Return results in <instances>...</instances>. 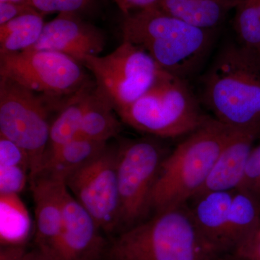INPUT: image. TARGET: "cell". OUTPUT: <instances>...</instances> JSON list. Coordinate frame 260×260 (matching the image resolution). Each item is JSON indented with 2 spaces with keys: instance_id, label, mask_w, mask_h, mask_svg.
I'll return each instance as SVG.
<instances>
[{
  "instance_id": "cell-1",
  "label": "cell",
  "mask_w": 260,
  "mask_h": 260,
  "mask_svg": "<svg viewBox=\"0 0 260 260\" xmlns=\"http://www.w3.org/2000/svg\"><path fill=\"white\" fill-rule=\"evenodd\" d=\"M102 260H231L203 236L187 204L154 213L116 234Z\"/></svg>"
},
{
  "instance_id": "cell-2",
  "label": "cell",
  "mask_w": 260,
  "mask_h": 260,
  "mask_svg": "<svg viewBox=\"0 0 260 260\" xmlns=\"http://www.w3.org/2000/svg\"><path fill=\"white\" fill-rule=\"evenodd\" d=\"M123 41L144 49L164 71L186 80L209 54L213 31L192 26L158 8L124 15Z\"/></svg>"
},
{
  "instance_id": "cell-3",
  "label": "cell",
  "mask_w": 260,
  "mask_h": 260,
  "mask_svg": "<svg viewBox=\"0 0 260 260\" xmlns=\"http://www.w3.org/2000/svg\"><path fill=\"white\" fill-rule=\"evenodd\" d=\"M203 100L224 125L260 138V71L240 46L217 56L203 81Z\"/></svg>"
},
{
  "instance_id": "cell-4",
  "label": "cell",
  "mask_w": 260,
  "mask_h": 260,
  "mask_svg": "<svg viewBox=\"0 0 260 260\" xmlns=\"http://www.w3.org/2000/svg\"><path fill=\"white\" fill-rule=\"evenodd\" d=\"M235 132L208 116L187 135L162 162L152 196L153 213L186 204L205 184Z\"/></svg>"
},
{
  "instance_id": "cell-5",
  "label": "cell",
  "mask_w": 260,
  "mask_h": 260,
  "mask_svg": "<svg viewBox=\"0 0 260 260\" xmlns=\"http://www.w3.org/2000/svg\"><path fill=\"white\" fill-rule=\"evenodd\" d=\"M116 114L133 129L158 138L189 135L208 117L202 113L186 80L168 73L136 102Z\"/></svg>"
},
{
  "instance_id": "cell-6",
  "label": "cell",
  "mask_w": 260,
  "mask_h": 260,
  "mask_svg": "<svg viewBox=\"0 0 260 260\" xmlns=\"http://www.w3.org/2000/svg\"><path fill=\"white\" fill-rule=\"evenodd\" d=\"M64 102L0 78V135L18 145L30 160V181L39 175L49 143V112Z\"/></svg>"
},
{
  "instance_id": "cell-7",
  "label": "cell",
  "mask_w": 260,
  "mask_h": 260,
  "mask_svg": "<svg viewBox=\"0 0 260 260\" xmlns=\"http://www.w3.org/2000/svg\"><path fill=\"white\" fill-rule=\"evenodd\" d=\"M157 138L149 136L123 140L118 145L116 173L121 202V232L146 220L153 211L154 187L162 162L171 152Z\"/></svg>"
},
{
  "instance_id": "cell-8",
  "label": "cell",
  "mask_w": 260,
  "mask_h": 260,
  "mask_svg": "<svg viewBox=\"0 0 260 260\" xmlns=\"http://www.w3.org/2000/svg\"><path fill=\"white\" fill-rule=\"evenodd\" d=\"M83 67L52 51L30 49L0 55V78L55 100H67L91 81Z\"/></svg>"
},
{
  "instance_id": "cell-9",
  "label": "cell",
  "mask_w": 260,
  "mask_h": 260,
  "mask_svg": "<svg viewBox=\"0 0 260 260\" xmlns=\"http://www.w3.org/2000/svg\"><path fill=\"white\" fill-rule=\"evenodd\" d=\"M83 65L116 112L136 102L167 73L144 49L126 41L107 55L88 56Z\"/></svg>"
},
{
  "instance_id": "cell-10",
  "label": "cell",
  "mask_w": 260,
  "mask_h": 260,
  "mask_svg": "<svg viewBox=\"0 0 260 260\" xmlns=\"http://www.w3.org/2000/svg\"><path fill=\"white\" fill-rule=\"evenodd\" d=\"M117 147L107 146L97 157L65 180L70 193L105 234L121 232V202L118 186Z\"/></svg>"
},
{
  "instance_id": "cell-11",
  "label": "cell",
  "mask_w": 260,
  "mask_h": 260,
  "mask_svg": "<svg viewBox=\"0 0 260 260\" xmlns=\"http://www.w3.org/2000/svg\"><path fill=\"white\" fill-rule=\"evenodd\" d=\"M63 225L53 260H102L108 243L91 215L65 184Z\"/></svg>"
},
{
  "instance_id": "cell-12",
  "label": "cell",
  "mask_w": 260,
  "mask_h": 260,
  "mask_svg": "<svg viewBox=\"0 0 260 260\" xmlns=\"http://www.w3.org/2000/svg\"><path fill=\"white\" fill-rule=\"evenodd\" d=\"M105 46L106 37L100 29L78 14L59 13L46 23L40 39L30 49L61 53L83 64L88 56L100 55Z\"/></svg>"
},
{
  "instance_id": "cell-13",
  "label": "cell",
  "mask_w": 260,
  "mask_h": 260,
  "mask_svg": "<svg viewBox=\"0 0 260 260\" xmlns=\"http://www.w3.org/2000/svg\"><path fill=\"white\" fill-rule=\"evenodd\" d=\"M35 213L37 249L53 260L63 225L64 181L39 175L30 181Z\"/></svg>"
},
{
  "instance_id": "cell-14",
  "label": "cell",
  "mask_w": 260,
  "mask_h": 260,
  "mask_svg": "<svg viewBox=\"0 0 260 260\" xmlns=\"http://www.w3.org/2000/svg\"><path fill=\"white\" fill-rule=\"evenodd\" d=\"M256 139L254 135L236 131L219 155L205 184L194 196L210 191L238 189L244 180Z\"/></svg>"
},
{
  "instance_id": "cell-15",
  "label": "cell",
  "mask_w": 260,
  "mask_h": 260,
  "mask_svg": "<svg viewBox=\"0 0 260 260\" xmlns=\"http://www.w3.org/2000/svg\"><path fill=\"white\" fill-rule=\"evenodd\" d=\"M234 190L203 193L186 203L203 236L219 252L227 256L225 232Z\"/></svg>"
},
{
  "instance_id": "cell-16",
  "label": "cell",
  "mask_w": 260,
  "mask_h": 260,
  "mask_svg": "<svg viewBox=\"0 0 260 260\" xmlns=\"http://www.w3.org/2000/svg\"><path fill=\"white\" fill-rule=\"evenodd\" d=\"M107 146V143L78 136L59 148L48 150L38 176L65 182L70 175L97 157Z\"/></svg>"
},
{
  "instance_id": "cell-17",
  "label": "cell",
  "mask_w": 260,
  "mask_h": 260,
  "mask_svg": "<svg viewBox=\"0 0 260 260\" xmlns=\"http://www.w3.org/2000/svg\"><path fill=\"white\" fill-rule=\"evenodd\" d=\"M239 0H161L159 9L185 23L213 31L223 21L228 10Z\"/></svg>"
},
{
  "instance_id": "cell-18",
  "label": "cell",
  "mask_w": 260,
  "mask_h": 260,
  "mask_svg": "<svg viewBox=\"0 0 260 260\" xmlns=\"http://www.w3.org/2000/svg\"><path fill=\"white\" fill-rule=\"evenodd\" d=\"M259 219L260 195L249 189H236L225 232V251L229 257L254 230Z\"/></svg>"
},
{
  "instance_id": "cell-19",
  "label": "cell",
  "mask_w": 260,
  "mask_h": 260,
  "mask_svg": "<svg viewBox=\"0 0 260 260\" xmlns=\"http://www.w3.org/2000/svg\"><path fill=\"white\" fill-rule=\"evenodd\" d=\"M119 118L112 102L95 83L89 94L88 106L78 136L107 143L120 133L121 123Z\"/></svg>"
},
{
  "instance_id": "cell-20",
  "label": "cell",
  "mask_w": 260,
  "mask_h": 260,
  "mask_svg": "<svg viewBox=\"0 0 260 260\" xmlns=\"http://www.w3.org/2000/svg\"><path fill=\"white\" fill-rule=\"evenodd\" d=\"M94 85L95 81H90L61 108L59 114L51 123L47 151L59 148L78 136L88 106L89 94Z\"/></svg>"
},
{
  "instance_id": "cell-21",
  "label": "cell",
  "mask_w": 260,
  "mask_h": 260,
  "mask_svg": "<svg viewBox=\"0 0 260 260\" xmlns=\"http://www.w3.org/2000/svg\"><path fill=\"white\" fill-rule=\"evenodd\" d=\"M44 16L34 10L0 25V55L34 47L45 25Z\"/></svg>"
},
{
  "instance_id": "cell-22",
  "label": "cell",
  "mask_w": 260,
  "mask_h": 260,
  "mask_svg": "<svg viewBox=\"0 0 260 260\" xmlns=\"http://www.w3.org/2000/svg\"><path fill=\"white\" fill-rule=\"evenodd\" d=\"M31 220L19 194H0V238L3 246L23 245Z\"/></svg>"
},
{
  "instance_id": "cell-23",
  "label": "cell",
  "mask_w": 260,
  "mask_h": 260,
  "mask_svg": "<svg viewBox=\"0 0 260 260\" xmlns=\"http://www.w3.org/2000/svg\"><path fill=\"white\" fill-rule=\"evenodd\" d=\"M235 30L241 48L249 54L260 51V15L256 0H239Z\"/></svg>"
},
{
  "instance_id": "cell-24",
  "label": "cell",
  "mask_w": 260,
  "mask_h": 260,
  "mask_svg": "<svg viewBox=\"0 0 260 260\" xmlns=\"http://www.w3.org/2000/svg\"><path fill=\"white\" fill-rule=\"evenodd\" d=\"M94 0H29V5L42 15L52 13L79 14L88 9Z\"/></svg>"
},
{
  "instance_id": "cell-25",
  "label": "cell",
  "mask_w": 260,
  "mask_h": 260,
  "mask_svg": "<svg viewBox=\"0 0 260 260\" xmlns=\"http://www.w3.org/2000/svg\"><path fill=\"white\" fill-rule=\"evenodd\" d=\"M30 181L28 169L22 167H0V194H20Z\"/></svg>"
},
{
  "instance_id": "cell-26",
  "label": "cell",
  "mask_w": 260,
  "mask_h": 260,
  "mask_svg": "<svg viewBox=\"0 0 260 260\" xmlns=\"http://www.w3.org/2000/svg\"><path fill=\"white\" fill-rule=\"evenodd\" d=\"M0 167H22L30 172V160L23 149L0 135Z\"/></svg>"
},
{
  "instance_id": "cell-27",
  "label": "cell",
  "mask_w": 260,
  "mask_h": 260,
  "mask_svg": "<svg viewBox=\"0 0 260 260\" xmlns=\"http://www.w3.org/2000/svg\"><path fill=\"white\" fill-rule=\"evenodd\" d=\"M231 260H260V219L251 234L230 256Z\"/></svg>"
},
{
  "instance_id": "cell-28",
  "label": "cell",
  "mask_w": 260,
  "mask_h": 260,
  "mask_svg": "<svg viewBox=\"0 0 260 260\" xmlns=\"http://www.w3.org/2000/svg\"><path fill=\"white\" fill-rule=\"evenodd\" d=\"M260 177V143L251 150L246 166L245 175L239 188L249 189Z\"/></svg>"
},
{
  "instance_id": "cell-29",
  "label": "cell",
  "mask_w": 260,
  "mask_h": 260,
  "mask_svg": "<svg viewBox=\"0 0 260 260\" xmlns=\"http://www.w3.org/2000/svg\"><path fill=\"white\" fill-rule=\"evenodd\" d=\"M34 10H36L31 6L25 3L1 2L0 3V25Z\"/></svg>"
},
{
  "instance_id": "cell-30",
  "label": "cell",
  "mask_w": 260,
  "mask_h": 260,
  "mask_svg": "<svg viewBox=\"0 0 260 260\" xmlns=\"http://www.w3.org/2000/svg\"><path fill=\"white\" fill-rule=\"evenodd\" d=\"M161 0H114L123 15L157 8Z\"/></svg>"
},
{
  "instance_id": "cell-31",
  "label": "cell",
  "mask_w": 260,
  "mask_h": 260,
  "mask_svg": "<svg viewBox=\"0 0 260 260\" xmlns=\"http://www.w3.org/2000/svg\"><path fill=\"white\" fill-rule=\"evenodd\" d=\"M26 250L23 245L3 246L0 249V260H23Z\"/></svg>"
},
{
  "instance_id": "cell-32",
  "label": "cell",
  "mask_w": 260,
  "mask_h": 260,
  "mask_svg": "<svg viewBox=\"0 0 260 260\" xmlns=\"http://www.w3.org/2000/svg\"><path fill=\"white\" fill-rule=\"evenodd\" d=\"M23 260H51L47 256H44L42 254L40 251L37 250V249L35 250L25 251V255H24Z\"/></svg>"
},
{
  "instance_id": "cell-33",
  "label": "cell",
  "mask_w": 260,
  "mask_h": 260,
  "mask_svg": "<svg viewBox=\"0 0 260 260\" xmlns=\"http://www.w3.org/2000/svg\"><path fill=\"white\" fill-rule=\"evenodd\" d=\"M249 55L251 56V59L254 61V64H256V66L257 67L258 69H259L260 71V51L259 52L256 53V54H249Z\"/></svg>"
},
{
  "instance_id": "cell-34",
  "label": "cell",
  "mask_w": 260,
  "mask_h": 260,
  "mask_svg": "<svg viewBox=\"0 0 260 260\" xmlns=\"http://www.w3.org/2000/svg\"><path fill=\"white\" fill-rule=\"evenodd\" d=\"M1 2H14V3H25L29 5V0H0V3Z\"/></svg>"
},
{
  "instance_id": "cell-35",
  "label": "cell",
  "mask_w": 260,
  "mask_h": 260,
  "mask_svg": "<svg viewBox=\"0 0 260 260\" xmlns=\"http://www.w3.org/2000/svg\"><path fill=\"white\" fill-rule=\"evenodd\" d=\"M257 2L258 9H259V15H260V0H256Z\"/></svg>"
}]
</instances>
